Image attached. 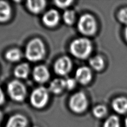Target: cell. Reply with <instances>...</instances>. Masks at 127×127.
<instances>
[{
    "mask_svg": "<svg viewBox=\"0 0 127 127\" xmlns=\"http://www.w3.org/2000/svg\"><path fill=\"white\" fill-rule=\"evenodd\" d=\"M46 54V49L42 41L38 38L31 40L27 45L25 56L30 62H36L41 60Z\"/></svg>",
    "mask_w": 127,
    "mask_h": 127,
    "instance_id": "6da1fadb",
    "label": "cell"
},
{
    "mask_svg": "<svg viewBox=\"0 0 127 127\" xmlns=\"http://www.w3.org/2000/svg\"><path fill=\"white\" fill-rule=\"evenodd\" d=\"M70 51L75 57L84 59L89 56L92 51V45L89 39L85 37L76 38L70 45Z\"/></svg>",
    "mask_w": 127,
    "mask_h": 127,
    "instance_id": "7a4b0ae2",
    "label": "cell"
},
{
    "mask_svg": "<svg viewBox=\"0 0 127 127\" xmlns=\"http://www.w3.org/2000/svg\"><path fill=\"white\" fill-rule=\"evenodd\" d=\"M79 32L85 36L93 35L96 31L97 24L94 16L89 13L81 16L78 22Z\"/></svg>",
    "mask_w": 127,
    "mask_h": 127,
    "instance_id": "3957f363",
    "label": "cell"
},
{
    "mask_svg": "<svg viewBox=\"0 0 127 127\" xmlns=\"http://www.w3.org/2000/svg\"><path fill=\"white\" fill-rule=\"evenodd\" d=\"M49 99V90L44 87L36 88L30 95V103L34 108L41 109L46 105Z\"/></svg>",
    "mask_w": 127,
    "mask_h": 127,
    "instance_id": "277c9868",
    "label": "cell"
},
{
    "mask_svg": "<svg viewBox=\"0 0 127 127\" xmlns=\"http://www.w3.org/2000/svg\"><path fill=\"white\" fill-rule=\"evenodd\" d=\"M7 92L11 98L17 102L23 101L27 94L25 86L18 80H13L8 84Z\"/></svg>",
    "mask_w": 127,
    "mask_h": 127,
    "instance_id": "5b68a950",
    "label": "cell"
},
{
    "mask_svg": "<svg viewBox=\"0 0 127 127\" xmlns=\"http://www.w3.org/2000/svg\"><path fill=\"white\" fill-rule=\"evenodd\" d=\"M69 107L75 113H81L87 109L88 105V99L83 92H78L70 97L69 103Z\"/></svg>",
    "mask_w": 127,
    "mask_h": 127,
    "instance_id": "8992f818",
    "label": "cell"
},
{
    "mask_svg": "<svg viewBox=\"0 0 127 127\" xmlns=\"http://www.w3.org/2000/svg\"><path fill=\"white\" fill-rule=\"evenodd\" d=\"M72 64L71 59L67 56H62L56 60L54 64V71L59 75H66L71 71Z\"/></svg>",
    "mask_w": 127,
    "mask_h": 127,
    "instance_id": "52a82bcc",
    "label": "cell"
},
{
    "mask_svg": "<svg viewBox=\"0 0 127 127\" xmlns=\"http://www.w3.org/2000/svg\"><path fill=\"white\" fill-rule=\"evenodd\" d=\"M42 21L47 28H55L60 21V15L57 11L50 10L45 12L42 16Z\"/></svg>",
    "mask_w": 127,
    "mask_h": 127,
    "instance_id": "ba28073f",
    "label": "cell"
},
{
    "mask_svg": "<svg viewBox=\"0 0 127 127\" xmlns=\"http://www.w3.org/2000/svg\"><path fill=\"white\" fill-rule=\"evenodd\" d=\"M92 79L91 70L87 66L78 68L75 72V80L82 85H87Z\"/></svg>",
    "mask_w": 127,
    "mask_h": 127,
    "instance_id": "9c48e42d",
    "label": "cell"
},
{
    "mask_svg": "<svg viewBox=\"0 0 127 127\" xmlns=\"http://www.w3.org/2000/svg\"><path fill=\"white\" fill-rule=\"evenodd\" d=\"M33 77L36 82L42 84L49 80L50 72L48 69L45 66L38 65L34 68Z\"/></svg>",
    "mask_w": 127,
    "mask_h": 127,
    "instance_id": "30bf717a",
    "label": "cell"
},
{
    "mask_svg": "<svg viewBox=\"0 0 127 127\" xmlns=\"http://www.w3.org/2000/svg\"><path fill=\"white\" fill-rule=\"evenodd\" d=\"M46 2L44 0H33L26 2V7L29 11L33 14H39L44 10Z\"/></svg>",
    "mask_w": 127,
    "mask_h": 127,
    "instance_id": "8fae6325",
    "label": "cell"
},
{
    "mask_svg": "<svg viewBox=\"0 0 127 127\" xmlns=\"http://www.w3.org/2000/svg\"><path fill=\"white\" fill-rule=\"evenodd\" d=\"M28 120L21 114H16L10 118L6 127H27Z\"/></svg>",
    "mask_w": 127,
    "mask_h": 127,
    "instance_id": "7c38bea8",
    "label": "cell"
},
{
    "mask_svg": "<svg viewBox=\"0 0 127 127\" xmlns=\"http://www.w3.org/2000/svg\"><path fill=\"white\" fill-rule=\"evenodd\" d=\"M11 8L6 1H0V23L7 22L11 17Z\"/></svg>",
    "mask_w": 127,
    "mask_h": 127,
    "instance_id": "4fadbf2b",
    "label": "cell"
},
{
    "mask_svg": "<svg viewBox=\"0 0 127 127\" xmlns=\"http://www.w3.org/2000/svg\"><path fill=\"white\" fill-rule=\"evenodd\" d=\"M112 107L117 113L121 114L127 112V99L124 97H119L113 101Z\"/></svg>",
    "mask_w": 127,
    "mask_h": 127,
    "instance_id": "5bb4252c",
    "label": "cell"
},
{
    "mask_svg": "<svg viewBox=\"0 0 127 127\" xmlns=\"http://www.w3.org/2000/svg\"><path fill=\"white\" fill-rule=\"evenodd\" d=\"M65 89V80L62 79H55L51 81L49 90L55 94H60Z\"/></svg>",
    "mask_w": 127,
    "mask_h": 127,
    "instance_id": "9a60e30c",
    "label": "cell"
},
{
    "mask_svg": "<svg viewBox=\"0 0 127 127\" xmlns=\"http://www.w3.org/2000/svg\"><path fill=\"white\" fill-rule=\"evenodd\" d=\"M30 66L26 63H22L17 66L14 70V74L19 79H26L30 72Z\"/></svg>",
    "mask_w": 127,
    "mask_h": 127,
    "instance_id": "2e32d148",
    "label": "cell"
},
{
    "mask_svg": "<svg viewBox=\"0 0 127 127\" xmlns=\"http://www.w3.org/2000/svg\"><path fill=\"white\" fill-rule=\"evenodd\" d=\"M22 54L18 49H12L8 50L5 54L6 59L11 63L17 62L21 60Z\"/></svg>",
    "mask_w": 127,
    "mask_h": 127,
    "instance_id": "e0dca14e",
    "label": "cell"
},
{
    "mask_svg": "<svg viewBox=\"0 0 127 127\" xmlns=\"http://www.w3.org/2000/svg\"><path fill=\"white\" fill-rule=\"evenodd\" d=\"M89 64L93 69L96 71H100L103 69L105 65V63L103 58L100 56H95L90 59Z\"/></svg>",
    "mask_w": 127,
    "mask_h": 127,
    "instance_id": "ac0fdd59",
    "label": "cell"
},
{
    "mask_svg": "<svg viewBox=\"0 0 127 127\" xmlns=\"http://www.w3.org/2000/svg\"><path fill=\"white\" fill-rule=\"evenodd\" d=\"M76 19L75 13L71 10H66L63 14V20L67 25H71Z\"/></svg>",
    "mask_w": 127,
    "mask_h": 127,
    "instance_id": "d6986e66",
    "label": "cell"
},
{
    "mask_svg": "<svg viewBox=\"0 0 127 127\" xmlns=\"http://www.w3.org/2000/svg\"><path fill=\"white\" fill-rule=\"evenodd\" d=\"M93 114L97 118H102L107 114V108L103 105H98L93 108Z\"/></svg>",
    "mask_w": 127,
    "mask_h": 127,
    "instance_id": "ffe728a7",
    "label": "cell"
},
{
    "mask_svg": "<svg viewBox=\"0 0 127 127\" xmlns=\"http://www.w3.org/2000/svg\"><path fill=\"white\" fill-rule=\"evenodd\" d=\"M103 127H121L120 120L116 115H112L104 122Z\"/></svg>",
    "mask_w": 127,
    "mask_h": 127,
    "instance_id": "44dd1931",
    "label": "cell"
},
{
    "mask_svg": "<svg viewBox=\"0 0 127 127\" xmlns=\"http://www.w3.org/2000/svg\"><path fill=\"white\" fill-rule=\"evenodd\" d=\"M118 18L120 22L124 24H127V8H122L119 11Z\"/></svg>",
    "mask_w": 127,
    "mask_h": 127,
    "instance_id": "7402d4cb",
    "label": "cell"
},
{
    "mask_svg": "<svg viewBox=\"0 0 127 127\" xmlns=\"http://www.w3.org/2000/svg\"><path fill=\"white\" fill-rule=\"evenodd\" d=\"M65 88L67 90H72L75 87L76 85V80L75 79L68 78L66 80H65Z\"/></svg>",
    "mask_w": 127,
    "mask_h": 127,
    "instance_id": "603a6c76",
    "label": "cell"
},
{
    "mask_svg": "<svg viewBox=\"0 0 127 127\" xmlns=\"http://www.w3.org/2000/svg\"><path fill=\"white\" fill-rule=\"evenodd\" d=\"M55 3L56 6L58 7L59 8H66L68 7L72 3H73L72 1H55L54 2Z\"/></svg>",
    "mask_w": 127,
    "mask_h": 127,
    "instance_id": "cb8c5ba5",
    "label": "cell"
},
{
    "mask_svg": "<svg viewBox=\"0 0 127 127\" xmlns=\"http://www.w3.org/2000/svg\"><path fill=\"white\" fill-rule=\"evenodd\" d=\"M4 100H5V97H4V93L2 88L0 87V105L4 103Z\"/></svg>",
    "mask_w": 127,
    "mask_h": 127,
    "instance_id": "d4e9b609",
    "label": "cell"
},
{
    "mask_svg": "<svg viewBox=\"0 0 127 127\" xmlns=\"http://www.w3.org/2000/svg\"><path fill=\"white\" fill-rule=\"evenodd\" d=\"M124 36H125L126 40L127 41V26L126 27V28L125 29V30H124Z\"/></svg>",
    "mask_w": 127,
    "mask_h": 127,
    "instance_id": "484cf974",
    "label": "cell"
},
{
    "mask_svg": "<svg viewBox=\"0 0 127 127\" xmlns=\"http://www.w3.org/2000/svg\"><path fill=\"white\" fill-rule=\"evenodd\" d=\"M2 118H3V114H2V113L1 110H0V123L2 122Z\"/></svg>",
    "mask_w": 127,
    "mask_h": 127,
    "instance_id": "4316f807",
    "label": "cell"
},
{
    "mask_svg": "<svg viewBox=\"0 0 127 127\" xmlns=\"http://www.w3.org/2000/svg\"><path fill=\"white\" fill-rule=\"evenodd\" d=\"M125 126L126 127H127V118L125 120Z\"/></svg>",
    "mask_w": 127,
    "mask_h": 127,
    "instance_id": "83f0119b",
    "label": "cell"
},
{
    "mask_svg": "<svg viewBox=\"0 0 127 127\" xmlns=\"http://www.w3.org/2000/svg\"></svg>",
    "mask_w": 127,
    "mask_h": 127,
    "instance_id": "f1b7e54d",
    "label": "cell"
}]
</instances>
